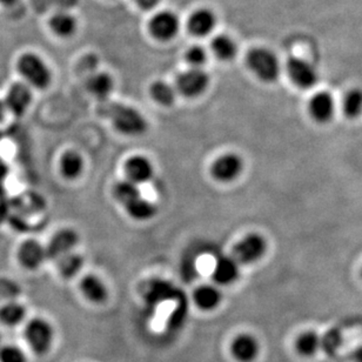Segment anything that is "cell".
Returning a JSON list of instances; mask_svg holds the SVG:
<instances>
[{
    "mask_svg": "<svg viewBox=\"0 0 362 362\" xmlns=\"http://www.w3.org/2000/svg\"><path fill=\"white\" fill-rule=\"evenodd\" d=\"M99 113L112 123L116 131L128 137L142 135L149 128L145 116L132 106L106 103L101 105Z\"/></svg>",
    "mask_w": 362,
    "mask_h": 362,
    "instance_id": "6da1fadb",
    "label": "cell"
},
{
    "mask_svg": "<svg viewBox=\"0 0 362 362\" xmlns=\"http://www.w3.org/2000/svg\"><path fill=\"white\" fill-rule=\"evenodd\" d=\"M247 66L254 75L266 84L276 82L280 75V61L271 50L257 47L247 53Z\"/></svg>",
    "mask_w": 362,
    "mask_h": 362,
    "instance_id": "7a4b0ae2",
    "label": "cell"
},
{
    "mask_svg": "<svg viewBox=\"0 0 362 362\" xmlns=\"http://www.w3.org/2000/svg\"><path fill=\"white\" fill-rule=\"evenodd\" d=\"M17 68L29 85L38 90H45L52 80L49 66L36 53H24L19 56Z\"/></svg>",
    "mask_w": 362,
    "mask_h": 362,
    "instance_id": "3957f363",
    "label": "cell"
},
{
    "mask_svg": "<svg viewBox=\"0 0 362 362\" xmlns=\"http://www.w3.org/2000/svg\"><path fill=\"white\" fill-rule=\"evenodd\" d=\"M25 339L34 354L44 356L52 348L54 329L49 322L41 317H34L25 327Z\"/></svg>",
    "mask_w": 362,
    "mask_h": 362,
    "instance_id": "277c9868",
    "label": "cell"
},
{
    "mask_svg": "<svg viewBox=\"0 0 362 362\" xmlns=\"http://www.w3.org/2000/svg\"><path fill=\"white\" fill-rule=\"evenodd\" d=\"M267 243L258 233H250L234 245L232 257L239 265H250L259 262L265 255Z\"/></svg>",
    "mask_w": 362,
    "mask_h": 362,
    "instance_id": "5b68a950",
    "label": "cell"
},
{
    "mask_svg": "<svg viewBox=\"0 0 362 362\" xmlns=\"http://www.w3.org/2000/svg\"><path fill=\"white\" fill-rule=\"evenodd\" d=\"M209 85V75L202 68H190L176 77V90L183 97L202 96Z\"/></svg>",
    "mask_w": 362,
    "mask_h": 362,
    "instance_id": "8992f818",
    "label": "cell"
},
{
    "mask_svg": "<svg viewBox=\"0 0 362 362\" xmlns=\"http://www.w3.org/2000/svg\"><path fill=\"white\" fill-rule=\"evenodd\" d=\"M243 171V158L232 152L221 154L211 166V174L219 183H232L239 178Z\"/></svg>",
    "mask_w": 362,
    "mask_h": 362,
    "instance_id": "52a82bcc",
    "label": "cell"
},
{
    "mask_svg": "<svg viewBox=\"0 0 362 362\" xmlns=\"http://www.w3.org/2000/svg\"><path fill=\"white\" fill-rule=\"evenodd\" d=\"M288 77L299 89H310L319 80V75L313 65L301 58H289L286 65Z\"/></svg>",
    "mask_w": 362,
    "mask_h": 362,
    "instance_id": "ba28073f",
    "label": "cell"
},
{
    "mask_svg": "<svg viewBox=\"0 0 362 362\" xmlns=\"http://www.w3.org/2000/svg\"><path fill=\"white\" fill-rule=\"evenodd\" d=\"M149 27L151 34L158 40H171L179 32V18L172 11L158 12L151 18Z\"/></svg>",
    "mask_w": 362,
    "mask_h": 362,
    "instance_id": "9c48e42d",
    "label": "cell"
},
{
    "mask_svg": "<svg viewBox=\"0 0 362 362\" xmlns=\"http://www.w3.org/2000/svg\"><path fill=\"white\" fill-rule=\"evenodd\" d=\"M231 354L238 362H254L262 352L259 340L250 333H240L232 340Z\"/></svg>",
    "mask_w": 362,
    "mask_h": 362,
    "instance_id": "30bf717a",
    "label": "cell"
},
{
    "mask_svg": "<svg viewBox=\"0 0 362 362\" xmlns=\"http://www.w3.org/2000/svg\"><path fill=\"white\" fill-rule=\"evenodd\" d=\"M79 243L77 232L71 228H63L56 232L45 247L46 255L50 260H58L66 254L71 253Z\"/></svg>",
    "mask_w": 362,
    "mask_h": 362,
    "instance_id": "8fae6325",
    "label": "cell"
},
{
    "mask_svg": "<svg viewBox=\"0 0 362 362\" xmlns=\"http://www.w3.org/2000/svg\"><path fill=\"white\" fill-rule=\"evenodd\" d=\"M32 103V90L24 82H15L8 89L4 104L6 110L11 111L15 116H22L25 114Z\"/></svg>",
    "mask_w": 362,
    "mask_h": 362,
    "instance_id": "7c38bea8",
    "label": "cell"
},
{
    "mask_svg": "<svg viewBox=\"0 0 362 362\" xmlns=\"http://www.w3.org/2000/svg\"><path fill=\"white\" fill-rule=\"evenodd\" d=\"M123 169L126 173V179L130 180L132 183H137L139 186L153 179V164L145 156L137 154V156L128 158L125 163Z\"/></svg>",
    "mask_w": 362,
    "mask_h": 362,
    "instance_id": "4fadbf2b",
    "label": "cell"
},
{
    "mask_svg": "<svg viewBox=\"0 0 362 362\" xmlns=\"http://www.w3.org/2000/svg\"><path fill=\"white\" fill-rule=\"evenodd\" d=\"M47 259L45 247L36 240H27L18 250V260L24 269L34 271L40 267Z\"/></svg>",
    "mask_w": 362,
    "mask_h": 362,
    "instance_id": "5bb4252c",
    "label": "cell"
},
{
    "mask_svg": "<svg viewBox=\"0 0 362 362\" xmlns=\"http://www.w3.org/2000/svg\"><path fill=\"white\" fill-rule=\"evenodd\" d=\"M239 266L232 255L220 257L213 267V280L219 286H231L239 279Z\"/></svg>",
    "mask_w": 362,
    "mask_h": 362,
    "instance_id": "9a60e30c",
    "label": "cell"
},
{
    "mask_svg": "<svg viewBox=\"0 0 362 362\" xmlns=\"http://www.w3.org/2000/svg\"><path fill=\"white\" fill-rule=\"evenodd\" d=\"M335 111V103L332 94L327 92H317L310 98L308 103L310 116L317 123H327L332 119Z\"/></svg>",
    "mask_w": 362,
    "mask_h": 362,
    "instance_id": "2e32d148",
    "label": "cell"
},
{
    "mask_svg": "<svg viewBox=\"0 0 362 362\" xmlns=\"http://www.w3.org/2000/svg\"><path fill=\"white\" fill-rule=\"evenodd\" d=\"M217 25V17L209 8H199L188 18L187 27L195 37H206L212 33Z\"/></svg>",
    "mask_w": 362,
    "mask_h": 362,
    "instance_id": "e0dca14e",
    "label": "cell"
},
{
    "mask_svg": "<svg viewBox=\"0 0 362 362\" xmlns=\"http://www.w3.org/2000/svg\"><path fill=\"white\" fill-rule=\"evenodd\" d=\"M193 300L198 308L205 312L214 310L220 306L223 293L217 286L202 285L193 292Z\"/></svg>",
    "mask_w": 362,
    "mask_h": 362,
    "instance_id": "ac0fdd59",
    "label": "cell"
},
{
    "mask_svg": "<svg viewBox=\"0 0 362 362\" xmlns=\"http://www.w3.org/2000/svg\"><path fill=\"white\" fill-rule=\"evenodd\" d=\"M80 289L82 294L89 301L93 303H103L109 296V291L106 285L100 278L94 274H87L80 281Z\"/></svg>",
    "mask_w": 362,
    "mask_h": 362,
    "instance_id": "d6986e66",
    "label": "cell"
},
{
    "mask_svg": "<svg viewBox=\"0 0 362 362\" xmlns=\"http://www.w3.org/2000/svg\"><path fill=\"white\" fill-rule=\"evenodd\" d=\"M322 336L315 331H303L294 341L295 352L303 358H312L322 349Z\"/></svg>",
    "mask_w": 362,
    "mask_h": 362,
    "instance_id": "ffe728a7",
    "label": "cell"
},
{
    "mask_svg": "<svg viewBox=\"0 0 362 362\" xmlns=\"http://www.w3.org/2000/svg\"><path fill=\"white\" fill-rule=\"evenodd\" d=\"M127 214L137 221H149L153 219L157 214V206L153 202H150L149 199L144 198L142 195H139L138 198L133 199L130 202H127L126 205L123 206Z\"/></svg>",
    "mask_w": 362,
    "mask_h": 362,
    "instance_id": "44dd1931",
    "label": "cell"
},
{
    "mask_svg": "<svg viewBox=\"0 0 362 362\" xmlns=\"http://www.w3.org/2000/svg\"><path fill=\"white\" fill-rule=\"evenodd\" d=\"M85 168L82 156L75 151H68L60 159V172L68 180L78 179Z\"/></svg>",
    "mask_w": 362,
    "mask_h": 362,
    "instance_id": "7402d4cb",
    "label": "cell"
},
{
    "mask_svg": "<svg viewBox=\"0 0 362 362\" xmlns=\"http://www.w3.org/2000/svg\"><path fill=\"white\" fill-rule=\"evenodd\" d=\"M87 90L98 99L106 100L114 90V80L109 73H96L87 80Z\"/></svg>",
    "mask_w": 362,
    "mask_h": 362,
    "instance_id": "603a6c76",
    "label": "cell"
},
{
    "mask_svg": "<svg viewBox=\"0 0 362 362\" xmlns=\"http://www.w3.org/2000/svg\"><path fill=\"white\" fill-rule=\"evenodd\" d=\"M211 50L213 54L221 61H231L236 58L238 53L236 41L226 34H219L217 37L213 38Z\"/></svg>",
    "mask_w": 362,
    "mask_h": 362,
    "instance_id": "cb8c5ba5",
    "label": "cell"
},
{
    "mask_svg": "<svg viewBox=\"0 0 362 362\" xmlns=\"http://www.w3.org/2000/svg\"><path fill=\"white\" fill-rule=\"evenodd\" d=\"M50 27L56 36L70 37L75 32L77 22L68 12H58L50 20Z\"/></svg>",
    "mask_w": 362,
    "mask_h": 362,
    "instance_id": "d4e9b609",
    "label": "cell"
},
{
    "mask_svg": "<svg viewBox=\"0 0 362 362\" xmlns=\"http://www.w3.org/2000/svg\"><path fill=\"white\" fill-rule=\"evenodd\" d=\"M25 317H27V308L22 303H6L0 308V322L8 327H15L22 324Z\"/></svg>",
    "mask_w": 362,
    "mask_h": 362,
    "instance_id": "484cf974",
    "label": "cell"
},
{
    "mask_svg": "<svg viewBox=\"0 0 362 362\" xmlns=\"http://www.w3.org/2000/svg\"><path fill=\"white\" fill-rule=\"evenodd\" d=\"M56 262H58L59 273L65 279H71L73 276H77L84 266V259L82 255L75 253V252L63 255Z\"/></svg>",
    "mask_w": 362,
    "mask_h": 362,
    "instance_id": "4316f807",
    "label": "cell"
},
{
    "mask_svg": "<svg viewBox=\"0 0 362 362\" xmlns=\"http://www.w3.org/2000/svg\"><path fill=\"white\" fill-rule=\"evenodd\" d=\"M139 195H142L139 185L132 183L130 180H120L113 186V197L121 206L126 205L127 202L138 198Z\"/></svg>",
    "mask_w": 362,
    "mask_h": 362,
    "instance_id": "83f0119b",
    "label": "cell"
},
{
    "mask_svg": "<svg viewBox=\"0 0 362 362\" xmlns=\"http://www.w3.org/2000/svg\"><path fill=\"white\" fill-rule=\"evenodd\" d=\"M151 97L153 100L157 101L158 104L163 106H171L176 101V87L169 85L165 82H156L151 85Z\"/></svg>",
    "mask_w": 362,
    "mask_h": 362,
    "instance_id": "f1b7e54d",
    "label": "cell"
},
{
    "mask_svg": "<svg viewBox=\"0 0 362 362\" xmlns=\"http://www.w3.org/2000/svg\"><path fill=\"white\" fill-rule=\"evenodd\" d=\"M344 112L347 118L354 119L362 113V90L353 89L344 98Z\"/></svg>",
    "mask_w": 362,
    "mask_h": 362,
    "instance_id": "f546056e",
    "label": "cell"
},
{
    "mask_svg": "<svg viewBox=\"0 0 362 362\" xmlns=\"http://www.w3.org/2000/svg\"><path fill=\"white\" fill-rule=\"evenodd\" d=\"M185 60L190 68H202L207 61V53L202 46H190L185 53Z\"/></svg>",
    "mask_w": 362,
    "mask_h": 362,
    "instance_id": "4dcf8cb0",
    "label": "cell"
},
{
    "mask_svg": "<svg viewBox=\"0 0 362 362\" xmlns=\"http://www.w3.org/2000/svg\"><path fill=\"white\" fill-rule=\"evenodd\" d=\"M0 362H27V358L20 348L5 346L0 351Z\"/></svg>",
    "mask_w": 362,
    "mask_h": 362,
    "instance_id": "1f68e13d",
    "label": "cell"
},
{
    "mask_svg": "<svg viewBox=\"0 0 362 362\" xmlns=\"http://www.w3.org/2000/svg\"><path fill=\"white\" fill-rule=\"evenodd\" d=\"M160 0H135V4L142 10H152L159 4Z\"/></svg>",
    "mask_w": 362,
    "mask_h": 362,
    "instance_id": "d6a6232c",
    "label": "cell"
},
{
    "mask_svg": "<svg viewBox=\"0 0 362 362\" xmlns=\"http://www.w3.org/2000/svg\"><path fill=\"white\" fill-rule=\"evenodd\" d=\"M352 362H362V345L355 348L354 352L351 355Z\"/></svg>",
    "mask_w": 362,
    "mask_h": 362,
    "instance_id": "836d02e7",
    "label": "cell"
},
{
    "mask_svg": "<svg viewBox=\"0 0 362 362\" xmlns=\"http://www.w3.org/2000/svg\"><path fill=\"white\" fill-rule=\"evenodd\" d=\"M5 112H6V106H5L4 101L0 100V121L4 119Z\"/></svg>",
    "mask_w": 362,
    "mask_h": 362,
    "instance_id": "e575fe53",
    "label": "cell"
},
{
    "mask_svg": "<svg viewBox=\"0 0 362 362\" xmlns=\"http://www.w3.org/2000/svg\"><path fill=\"white\" fill-rule=\"evenodd\" d=\"M17 3V0H0V5H3V6H12V5H15Z\"/></svg>",
    "mask_w": 362,
    "mask_h": 362,
    "instance_id": "d590c367",
    "label": "cell"
},
{
    "mask_svg": "<svg viewBox=\"0 0 362 362\" xmlns=\"http://www.w3.org/2000/svg\"><path fill=\"white\" fill-rule=\"evenodd\" d=\"M1 138H3V133L0 131V140H1Z\"/></svg>",
    "mask_w": 362,
    "mask_h": 362,
    "instance_id": "8d00e7d4",
    "label": "cell"
},
{
    "mask_svg": "<svg viewBox=\"0 0 362 362\" xmlns=\"http://www.w3.org/2000/svg\"><path fill=\"white\" fill-rule=\"evenodd\" d=\"M361 276H362V271H361Z\"/></svg>",
    "mask_w": 362,
    "mask_h": 362,
    "instance_id": "74e56055",
    "label": "cell"
}]
</instances>
